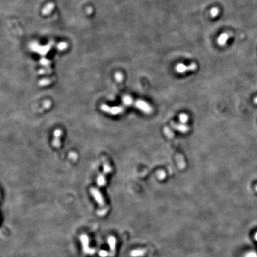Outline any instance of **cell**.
<instances>
[{"label": "cell", "mask_w": 257, "mask_h": 257, "mask_svg": "<svg viewBox=\"0 0 257 257\" xmlns=\"http://www.w3.org/2000/svg\"><path fill=\"white\" fill-rule=\"evenodd\" d=\"M112 168L108 162H105L103 165V173H101L97 178V185L99 187H103L106 183V175L110 173Z\"/></svg>", "instance_id": "6da1fadb"}, {"label": "cell", "mask_w": 257, "mask_h": 257, "mask_svg": "<svg viewBox=\"0 0 257 257\" xmlns=\"http://www.w3.org/2000/svg\"><path fill=\"white\" fill-rule=\"evenodd\" d=\"M90 192L92 197L94 198L97 203L99 204L100 206H103L105 205L104 200L103 198L102 194L100 191L96 188H91L90 189Z\"/></svg>", "instance_id": "5b68a950"}, {"label": "cell", "mask_w": 257, "mask_h": 257, "mask_svg": "<svg viewBox=\"0 0 257 257\" xmlns=\"http://www.w3.org/2000/svg\"><path fill=\"white\" fill-rule=\"evenodd\" d=\"M171 127L174 129L175 130H177L180 132H183V133H186L187 132L189 131V127L188 126H187L186 124H185L183 123H175L174 121L171 122Z\"/></svg>", "instance_id": "ba28073f"}, {"label": "cell", "mask_w": 257, "mask_h": 257, "mask_svg": "<svg viewBox=\"0 0 257 257\" xmlns=\"http://www.w3.org/2000/svg\"><path fill=\"white\" fill-rule=\"evenodd\" d=\"M67 45L65 42H61L58 45V49L60 50H64L66 48Z\"/></svg>", "instance_id": "e0dca14e"}, {"label": "cell", "mask_w": 257, "mask_h": 257, "mask_svg": "<svg viewBox=\"0 0 257 257\" xmlns=\"http://www.w3.org/2000/svg\"><path fill=\"white\" fill-rule=\"evenodd\" d=\"M254 102L256 104H257V97H256V98H255V99H254Z\"/></svg>", "instance_id": "44dd1931"}, {"label": "cell", "mask_w": 257, "mask_h": 257, "mask_svg": "<svg viewBox=\"0 0 257 257\" xmlns=\"http://www.w3.org/2000/svg\"><path fill=\"white\" fill-rule=\"evenodd\" d=\"M115 78L117 82H121L123 79V75L120 72H117L115 74Z\"/></svg>", "instance_id": "2e32d148"}, {"label": "cell", "mask_w": 257, "mask_h": 257, "mask_svg": "<svg viewBox=\"0 0 257 257\" xmlns=\"http://www.w3.org/2000/svg\"><path fill=\"white\" fill-rule=\"evenodd\" d=\"M80 241H82V246H83L84 252L87 254H94V250L90 249L89 247L88 237L85 235H82V236H80Z\"/></svg>", "instance_id": "52a82bcc"}, {"label": "cell", "mask_w": 257, "mask_h": 257, "mask_svg": "<svg viewBox=\"0 0 257 257\" xmlns=\"http://www.w3.org/2000/svg\"><path fill=\"white\" fill-rule=\"evenodd\" d=\"M197 69V65L196 63H192L188 66L179 63L176 66V71L179 73H184L188 71H194Z\"/></svg>", "instance_id": "277c9868"}, {"label": "cell", "mask_w": 257, "mask_h": 257, "mask_svg": "<svg viewBox=\"0 0 257 257\" xmlns=\"http://www.w3.org/2000/svg\"><path fill=\"white\" fill-rule=\"evenodd\" d=\"M131 105L135 106L137 108L147 114H150L153 112V108L148 103L141 100H138L136 101L133 100Z\"/></svg>", "instance_id": "3957f363"}, {"label": "cell", "mask_w": 257, "mask_h": 257, "mask_svg": "<svg viewBox=\"0 0 257 257\" xmlns=\"http://www.w3.org/2000/svg\"><path fill=\"white\" fill-rule=\"evenodd\" d=\"M103 111L111 115H117L123 112L125 110V107L123 106L110 107L106 104H103L101 107Z\"/></svg>", "instance_id": "7a4b0ae2"}, {"label": "cell", "mask_w": 257, "mask_h": 257, "mask_svg": "<svg viewBox=\"0 0 257 257\" xmlns=\"http://www.w3.org/2000/svg\"><path fill=\"white\" fill-rule=\"evenodd\" d=\"M218 13H219V10L218 8H216V7L212 8L210 11V14L212 17H215L218 15Z\"/></svg>", "instance_id": "9a60e30c"}, {"label": "cell", "mask_w": 257, "mask_h": 257, "mask_svg": "<svg viewBox=\"0 0 257 257\" xmlns=\"http://www.w3.org/2000/svg\"><path fill=\"white\" fill-rule=\"evenodd\" d=\"M108 244L110 249L111 255L114 256L115 252L116 247V239L114 236H110L108 238Z\"/></svg>", "instance_id": "9c48e42d"}, {"label": "cell", "mask_w": 257, "mask_h": 257, "mask_svg": "<svg viewBox=\"0 0 257 257\" xmlns=\"http://www.w3.org/2000/svg\"><path fill=\"white\" fill-rule=\"evenodd\" d=\"M188 115L186 114H180L179 115V120L182 123H185L188 121Z\"/></svg>", "instance_id": "5bb4252c"}, {"label": "cell", "mask_w": 257, "mask_h": 257, "mask_svg": "<svg viewBox=\"0 0 257 257\" xmlns=\"http://www.w3.org/2000/svg\"><path fill=\"white\" fill-rule=\"evenodd\" d=\"M229 38V35L227 33L222 34L217 39V43L220 46H224L226 44L227 40Z\"/></svg>", "instance_id": "8fae6325"}, {"label": "cell", "mask_w": 257, "mask_h": 257, "mask_svg": "<svg viewBox=\"0 0 257 257\" xmlns=\"http://www.w3.org/2000/svg\"><path fill=\"white\" fill-rule=\"evenodd\" d=\"M49 80H47V79H45V80H42L41 82H40V83H39V84L41 85H42V86H45V85H48V83H49V82H48Z\"/></svg>", "instance_id": "ffe728a7"}, {"label": "cell", "mask_w": 257, "mask_h": 257, "mask_svg": "<svg viewBox=\"0 0 257 257\" xmlns=\"http://www.w3.org/2000/svg\"><path fill=\"white\" fill-rule=\"evenodd\" d=\"M133 99L129 95H125L123 97V103L126 105H131L133 101Z\"/></svg>", "instance_id": "7c38bea8"}, {"label": "cell", "mask_w": 257, "mask_h": 257, "mask_svg": "<svg viewBox=\"0 0 257 257\" xmlns=\"http://www.w3.org/2000/svg\"><path fill=\"white\" fill-rule=\"evenodd\" d=\"M108 253L104 250H102V251H100V253H99L100 256L101 257H106L108 256Z\"/></svg>", "instance_id": "d6986e66"}, {"label": "cell", "mask_w": 257, "mask_h": 257, "mask_svg": "<svg viewBox=\"0 0 257 257\" xmlns=\"http://www.w3.org/2000/svg\"><path fill=\"white\" fill-rule=\"evenodd\" d=\"M63 133L61 130L56 129L54 132V138L52 142V145L54 147L56 148H58L61 145L60 143V138L62 135Z\"/></svg>", "instance_id": "8992f818"}, {"label": "cell", "mask_w": 257, "mask_h": 257, "mask_svg": "<svg viewBox=\"0 0 257 257\" xmlns=\"http://www.w3.org/2000/svg\"><path fill=\"white\" fill-rule=\"evenodd\" d=\"M147 253L146 249H136L130 252V256L132 257H141L144 256Z\"/></svg>", "instance_id": "30bf717a"}, {"label": "cell", "mask_w": 257, "mask_h": 257, "mask_svg": "<svg viewBox=\"0 0 257 257\" xmlns=\"http://www.w3.org/2000/svg\"><path fill=\"white\" fill-rule=\"evenodd\" d=\"M158 178L159 179H163L164 177H165V173L164 172V171H159V173H158Z\"/></svg>", "instance_id": "ac0fdd59"}, {"label": "cell", "mask_w": 257, "mask_h": 257, "mask_svg": "<svg viewBox=\"0 0 257 257\" xmlns=\"http://www.w3.org/2000/svg\"><path fill=\"white\" fill-rule=\"evenodd\" d=\"M53 8H54V4H52V3H50V4H48L44 8V10H43V11H42V13L45 14V15H46V14H49L51 11H52V10L53 9Z\"/></svg>", "instance_id": "4fadbf2b"}]
</instances>
